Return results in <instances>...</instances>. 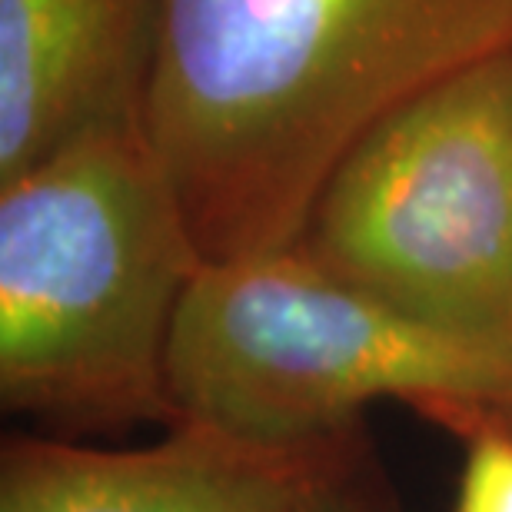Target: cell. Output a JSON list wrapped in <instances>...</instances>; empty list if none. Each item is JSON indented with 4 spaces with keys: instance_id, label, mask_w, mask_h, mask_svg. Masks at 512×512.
Instances as JSON below:
<instances>
[{
    "instance_id": "52a82bcc",
    "label": "cell",
    "mask_w": 512,
    "mask_h": 512,
    "mask_svg": "<svg viewBox=\"0 0 512 512\" xmlns=\"http://www.w3.org/2000/svg\"><path fill=\"white\" fill-rule=\"evenodd\" d=\"M466 463L453 512H512V433L503 419L466 429Z\"/></svg>"
},
{
    "instance_id": "ba28073f",
    "label": "cell",
    "mask_w": 512,
    "mask_h": 512,
    "mask_svg": "<svg viewBox=\"0 0 512 512\" xmlns=\"http://www.w3.org/2000/svg\"><path fill=\"white\" fill-rule=\"evenodd\" d=\"M296 512H366L353 486H346V479L340 476V469L326 473L310 493L303 496V503L296 506Z\"/></svg>"
},
{
    "instance_id": "277c9868",
    "label": "cell",
    "mask_w": 512,
    "mask_h": 512,
    "mask_svg": "<svg viewBox=\"0 0 512 512\" xmlns=\"http://www.w3.org/2000/svg\"><path fill=\"white\" fill-rule=\"evenodd\" d=\"M293 250L423 320L512 343V47L386 114Z\"/></svg>"
},
{
    "instance_id": "8992f818",
    "label": "cell",
    "mask_w": 512,
    "mask_h": 512,
    "mask_svg": "<svg viewBox=\"0 0 512 512\" xmlns=\"http://www.w3.org/2000/svg\"><path fill=\"white\" fill-rule=\"evenodd\" d=\"M160 0H0V183L140 120Z\"/></svg>"
},
{
    "instance_id": "3957f363",
    "label": "cell",
    "mask_w": 512,
    "mask_h": 512,
    "mask_svg": "<svg viewBox=\"0 0 512 512\" xmlns=\"http://www.w3.org/2000/svg\"><path fill=\"white\" fill-rule=\"evenodd\" d=\"M167 396L173 423L273 449L340 446L380 399L469 429L512 419V343L423 320L280 250L200 266Z\"/></svg>"
},
{
    "instance_id": "6da1fadb",
    "label": "cell",
    "mask_w": 512,
    "mask_h": 512,
    "mask_svg": "<svg viewBox=\"0 0 512 512\" xmlns=\"http://www.w3.org/2000/svg\"><path fill=\"white\" fill-rule=\"evenodd\" d=\"M512 47V0H160L140 130L207 263L293 250L343 157Z\"/></svg>"
},
{
    "instance_id": "5b68a950",
    "label": "cell",
    "mask_w": 512,
    "mask_h": 512,
    "mask_svg": "<svg viewBox=\"0 0 512 512\" xmlns=\"http://www.w3.org/2000/svg\"><path fill=\"white\" fill-rule=\"evenodd\" d=\"M336 459L340 446L273 449L193 423L130 449L14 436L0 512H296Z\"/></svg>"
},
{
    "instance_id": "7a4b0ae2",
    "label": "cell",
    "mask_w": 512,
    "mask_h": 512,
    "mask_svg": "<svg viewBox=\"0 0 512 512\" xmlns=\"http://www.w3.org/2000/svg\"><path fill=\"white\" fill-rule=\"evenodd\" d=\"M207 263L140 120L0 183V399L57 426L167 419V356Z\"/></svg>"
}]
</instances>
